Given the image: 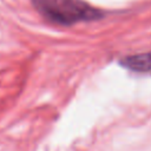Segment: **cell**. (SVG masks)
I'll return each instance as SVG.
<instances>
[{"label":"cell","mask_w":151,"mask_h":151,"mask_svg":"<svg viewBox=\"0 0 151 151\" xmlns=\"http://www.w3.org/2000/svg\"><path fill=\"white\" fill-rule=\"evenodd\" d=\"M32 2L45 19L57 25L67 26L101 17L100 11L83 0H32Z\"/></svg>","instance_id":"6da1fadb"},{"label":"cell","mask_w":151,"mask_h":151,"mask_svg":"<svg viewBox=\"0 0 151 151\" xmlns=\"http://www.w3.org/2000/svg\"><path fill=\"white\" fill-rule=\"evenodd\" d=\"M120 65L134 72H151V51L125 57L120 60Z\"/></svg>","instance_id":"7a4b0ae2"}]
</instances>
